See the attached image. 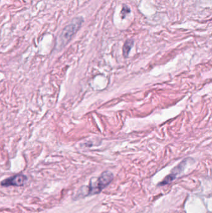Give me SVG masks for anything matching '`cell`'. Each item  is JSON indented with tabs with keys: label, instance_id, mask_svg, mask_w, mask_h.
I'll use <instances>...</instances> for the list:
<instances>
[{
	"label": "cell",
	"instance_id": "obj_6",
	"mask_svg": "<svg viewBox=\"0 0 212 213\" xmlns=\"http://www.w3.org/2000/svg\"><path fill=\"white\" fill-rule=\"evenodd\" d=\"M130 13H131V9H130V8L127 6L126 4H123V6H122V9H121V13H120V16H121V18L122 19H124L126 17L127 15H128Z\"/></svg>",
	"mask_w": 212,
	"mask_h": 213
},
{
	"label": "cell",
	"instance_id": "obj_3",
	"mask_svg": "<svg viewBox=\"0 0 212 213\" xmlns=\"http://www.w3.org/2000/svg\"><path fill=\"white\" fill-rule=\"evenodd\" d=\"M27 180H28V178L26 176L22 174H18L4 179L0 183V184L4 187L22 186L26 183Z\"/></svg>",
	"mask_w": 212,
	"mask_h": 213
},
{
	"label": "cell",
	"instance_id": "obj_4",
	"mask_svg": "<svg viewBox=\"0 0 212 213\" xmlns=\"http://www.w3.org/2000/svg\"><path fill=\"white\" fill-rule=\"evenodd\" d=\"M186 160L182 161L178 166L173 168L172 170V172L168 174V175L166 176L164 179L158 184V186H164L165 185L170 184L173 181V180H175L178 174L179 173H181L183 170L185 166H186Z\"/></svg>",
	"mask_w": 212,
	"mask_h": 213
},
{
	"label": "cell",
	"instance_id": "obj_5",
	"mask_svg": "<svg viewBox=\"0 0 212 213\" xmlns=\"http://www.w3.org/2000/svg\"><path fill=\"white\" fill-rule=\"evenodd\" d=\"M134 45V41L133 39H128L124 42L123 47V54L124 57H127L129 56L130 51Z\"/></svg>",
	"mask_w": 212,
	"mask_h": 213
},
{
	"label": "cell",
	"instance_id": "obj_1",
	"mask_svg": "<svg viewBox=\"0 0 212 213\" xmlns=\"http://www.w3.org/2000/svg\"><path fill=\"white\" fill-rule=\"evenodd\" d=\"M113 178V174L111 171H105L103 172L96 180L91 178L89 186H84L80 188L77 193V197L85 198L99 194L111 183Z\"/></svg>",
	"mask_w": 212,
	"mask_h": 213
},
{
	"label": "cell",
	"instance_id": "obj_2",
	"mask_svg": "<svg viewBox=\"0 0 212 213\" xmlns=\"http://www.w3.org/2000/svg\"><path fill=\"white\" fill-rule=\"evenodd\" d=\"M84 23V19L81 17L74 18L71 23L65 27L61 32L57 41L59 47H64L71 40L72 37L75 34Z\"/></svg>",
	"mask_w": 212,
	"mask_h": 213
}]
</instances>
